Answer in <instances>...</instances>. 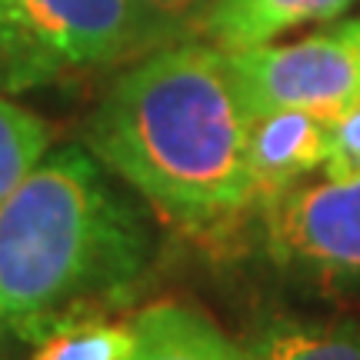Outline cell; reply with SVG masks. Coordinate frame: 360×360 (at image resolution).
<instances>
[{"mask_svg": "<svg viewBox=\"0 0 360 360\" xmlns=\"http://www.w3.org/2000/svg\"><path fill=\"white\" fill-rule=\"evenodd\" d=\"M254 107L227 51L180 40L141 53L84 120V147L187 233L227 231L254 207Z\"/></svg>", "mask_w": 360, "mask_h": 360, "instance_id": "cell-1", "label": "cell"}, {"mask_svg": "<svg viewBox=\"0 0 360 360\" xmlns=\"http://www.w3.org/2000/svg\"><path fill=\"white\" fill-rule=\"evenodd\" d=\"M150 260L143 200L84 143H64L0 204V327L37 344L120 304Z\"/></svg>", "mask_w": 360, "mask_h": 360, "instance_id": "cell-2", "label": "cell"}, {"mask_svg": "<svg viewBox=\"0 0 360 360\" xmlns=\"http://www.w3.org/2000/svg\"><path fill=\"white\" fill-rule=\"evenodd\" d=\"M147 51L137 0H0V90L127 64Z\"/></svg>", "mask_w": 360, "mask_h": 360, "instance_id": "cell-3", "label": "cell"}, {"mask_svg": "<svg viewBox=\"0 0 360 360\" xmlns=\"http://www.w3.org/2000/svg\"><path fill=\"white\" fill-rule=\"evenodd\" d=\"M267 257L330 287H360V174L297 184L257 207Z\"/></svg>", "mask_w": 360, "mask_h": 360, "instance_id": "cell-4", "label": "cell"}, {"mask_svg": "<svg viewBox=\"0 0 360 360\" xmlns=\"http://www.w3.org/2000/svg\"><path fill=\"white\" fill-rule=\"evenodd\" d=\"M254 117L304 110L334 120L360 101V20H337L294 44H260L231 53Z\"/></svg>", "mask_w": 360, "mask_h": 360, "instance_id": "cell-5", "label": "cell"}, {"mask_svg": "<svg viewBox=\"0 0 360 360\" xmlns=\"http://www.w3.org/2000/svg\"><path fill=\"white\" fill-rule=\"evenodd\" d=\"M327 124L330 120L304 110H267L254 117L247 137L254 207L304 184L314 170H323L330 141Z\"/></svg>", "mask_w": 360, "mask_h": 360, "instance_id": "cell-6", "label": "cell"}, {"mask_svg": "<svg viewBox=\"0 0 360 360\" xmlns=\"http://www.w3.org/2000/svg\"><path fill=\"white\" fill-rule=\"evenodd\" d=\"M357 0H214L197 40L237 53L270 44L294 27L314 20H337Z\"/></svg>", "mask_w": 360, "mask_h": 360, "instance_id": "cell-7", "label": "cell"}, {"mask_svg": "<svg viewBox=\"0 0 360 360\" xmlns=\"http://www.w3.org/2000/svg\"><path fill=\"white\" fill-rule=\"evenodd\" d=\"M134 360H254L217 323L180 300H160L134 314Z\"/></svg>", "mask_w": 360, "mask_h": 360, "instance_id": "cell-8", "label": "cell"}, {"mask_svg": "<svg viewBox=\"0 0 360 360\" xmlns=\"http://www.w3.org/2000/svg\"><path fill=\"white\" fill-rule=\"evenodd\" d=\"M254 360H360L357 321L270 317L247 340Z\"/></svg>", "mask_w": 360, "mask_h": 360, "instance_id": "cell-9", "label": "cell"}, {"mask_svg": "<svg viewBox=\"0 0 360 360\" xmlns=\"http://www.w3.org/2000/svg\"><path fill=\"white\" fill-rule=\"evenodd\" d=\"M51 143V130L34 110L0 97V204L37 167Z\"/></svg>", "mask_w": 360, "mask_h": 360, "instance_id": "cell-10", "label": "cell"}, {"mask_svg": "<svg viewBox=\"0 0 360 360\" xmlns=\"http://www.w3.org/2000/svg\"><path fill=\"white\" fill-rule=\"evenodd\" d=\"M30 360H134V330L101 317L70 321L37 340Z\"/></svg>", "mask_w": 360, "mask_h": 360, "instance_id": "cell-11", "label": "cell"}, {"mask_svg": "<svg viewBox=\"0 0 360 360\" xmlns=\"http://www.w3.org/2000/svg\"><path fill=\"white\" fill-rule=\"evenodd\" d=\"M210 7L214 0H137L150 51L180 40H197Z\"/></svg>", "mask_w": 360, "mask_h": 360, "instance_id": "cell-12", "label": "cell"}, {"mask_svg": "<svg viewBox=\"0 0 360 360\" xmlns=\"http://www.w3.org/2000/svg\"><path fill=\"white\" fill-rule=\"evenodd\" d=\"M330 141H327V160H323V177H354L360 174V101H354L337 114L330 124Z\"/></svg>", "mask_w": 360, "mask_h": 360, "instance_id": "cell-13", "label": "cell"}]
</instances>
